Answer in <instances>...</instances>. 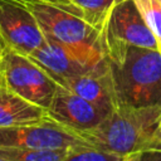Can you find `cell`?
Instances as JSON below:
<instances>
[{
    "label": "cell",
    "instance_id": "6da1fadb",
    "mask_svg": "<svg viewBox=\"0 0 161 161\" xmlns=\"http://www.w3.org/2000/svg\"><path fill=\"white\" fill-rule=\"evenodd\" d=\"M117 106L161 107V52L136 45L104 47Z\"/></svg>",
    "mask_w": 161,
    "mask_h": 161
},
{
    "label": "cell",
    "instance_id": "7a4b0ae2",
    "mask_svg": "<svg viewBox=\"0 0 161 161\" xmlns=\"http://www.w3.org/2000/svg\"><path fill=\"white\" fill-rule=\"evenodd\" d=\"M160 116V106H117L97 127L78 135L86 142L117 155L121 161H137L150 148Z\"/></svg>",
    "mask_w": 161,
    "mask_h": 161
},
{
    "label": "cell",
    "instance_id": "3957f363",
    "mask_svg": "<svg viewBox=\"0 0 161 161\" xmlns=\"http://www.w3.org/2000/svg\"><path fill=\"white\" fill-rule=\"evenodd\" d=\"M25 1L36 16L47 39L65 47L89 68L104 60L102 30L92 25L69 0Z\"/></svg>",
    "mask_w": 161,
    "mask_h": 161
},
{
    "label": "cell",
    "instance_id": "277c9868",
    "mask_svg": "<svg viewBox=\"0 0 161 161\" xmlns=\"http://www.w3.org/2000/svg\"><path fill=\"white\" fill-rule=\"evenodd\" d=\"M0 70L14 93L44 111L48 109L58 84L33 59L6 47L0 59Z\"/></svg>",
    "mask_w": 161,
    "mask_h": 161
},
{
    "label": "cell",
    "instance_id": "5b68a950",
    "mask_svg": "<svg viewBox=\"0 0 161 161\" xmlns=\"http://www.w3.org/2000/svg\"><path fill=\"white\" fill-rule=\"evenodd\" d=\"M84 142L72 130L45 117L38 123L0 127V146L25 150H67Z\"/></svg>",
    "mask_w": 161,
    "mask_h": 161
},
{
    "label": "cell",
    "instance_id": "8992f818",
    "mask_svg": "<svg viewBox=\"0 0 161 161\" xmlns=\"http://www.w3.org/2000/svg\"><path fill=\"white\" fill-rule=\"evenodd\" d=\"M102 43L160 49L157 40L133 0H118L109 10L102 29Z\"/></svg>",
    "mask_w": 161,
    "mask_h": 161
},
{
    "label": "cell",
    "instance_id": "52a82bcc",
    "mask_svg": "<svg viewBox=\"0 0 161 161\" xmlns=\"http://www.w3.org/2000/svg\"><path fill=\"white\" fill-rule=\"evenodd\" d=\"M0 34L8 48L25 55L45 42L40 24L25 0H0Z\"/></svg>",
    "mask_w": 161,
    "mask_h": 161
},
{
    "label": "cell",
    "instance_id": "ba28073f",
    "mask_svg": "<svg viewBox=\"0 0 161 161\" xmlns=\"http://www.w3.org/2000/svg\"><path fill=\"white\" fill-rule=\"evenodd\" d=\"M45 112L47 117L75 133L97 127L108 114L88 99L63 86H58Z\"/></svg>",
    "mask_w": 161,
    "mask_h": 161
},
{
    "label": "cell",
    "instance_id": "9c48e42d",
    "mask_svg": "<svg viewBox=\"0 0 161 161\" xmlns=\"http://www.w3.org/2000/svg\"><path fill=\"white\" fill-rule=\"evenodd\" d=\"M65 87L107 113L116 107L109 68L106 58L101 64L68 79Z\"/></svg>",
    "mask_w": 161,
    "mask_h": 161
},
{
    "label": "cell",
    "instance_id": "30bf717a",
    "mask_svg": "<svg viewBox=\"0 0 161 161\" xmlns=\"http://www.w3.org/2000/svg\"><path fill=\"white\" fill-rule=\"evenodd\" d=\"M28 57L40 65L58 86L63 87H65L68 79L91 69L78 60L65 47L47 38L44 44Z\"/></svg>",
    "mask_w": 161,
    "mask_h": 161
},
{
    "label": "cell",
    "instance_id": "8fae6325",
    "mask_svg": "<svg viewBox=\"0 0 161 161\" xmlns=\"http://www.w3.org/2000/svg\"><path fill=\"white\" fill-rule=\"evenodd\" d=\"M47 117V112L14 93L5 83L0 70V127L38 123Z\"/></svg>",
    "mask_w": 161,
    "mask_h": 161
},
{
    "label": "cell",
    "instance_id": "7c38bea8",
    "mask_svg": "<svg viewBox=\"0 0 161 161\" xmlns=\"http://www.w3.org/2000/svg\"><path fill=\"white\" fill-rule=\"evenodd\" d=\"M65 150H25L0 146V161H64Z\"/></svg>",
    "mask_w": 161,
    "mask_h": 161
},
{
    "label": "cell",
    "instance_id": "4fadbf2b",
    "mask_svg": "<svg viewBox=\"0 0 161 161\" xmlns=\"http://www.w3.org/2000/svg\"><path fill=\"white\" fill-rule=\"evenodd\" d=\"M83 16L96 28L103 29L104 20L111 8L118 0H69Z\"/></svg>",
    "mask_w": 161,
    "mask_h": 161
},
{
    "label": "cell",
    "instance_id": "5bb4252c",
    "mask_svg": "<svg viewBox=\"0 0 161 161\" xmlns=\"http://www.w3.org/2000/svg\"><path fill=\"white\" fill-rule=\"evenodd\" d=\"M121 161V158L111 153L106 150H102L97 146H93L88 142H80L75 143L65 150V157L64 161Z\"/></svg>",
    "mask_w": 161,
    "mask_h": 161
},
{
    "label": "cell",
    "instance_id": "9a60e30c",
    "mask_svg": "<svg viewBox=\"0 0 161 161\" xmlns=\"http://www.w3.org/2000/svg\"><path fill=\"white\" fill-rule=\"evenodd\" d=\"M143 20L155 35L161 52V0H133Z\"/></svg>",
    "mask_w": 161,
    "mask_h": 161
},
{
    "label": "cell",
    "instance_id": "2e32d148",
    "mask_svg": "<svg viewBox=\"0 0 161 161\" xmlns=\"http://www.w3.org/2000/svg\"><path fill=\"white\" fill-rule=\"evenodd\" d=\"M140 160H161V116L156 127L150 148L142 153Z\"/></svg>",
    "mask_w": 161,
    "mask_h": 161
},
{
    "label": "cell",
    "instance_id": "e0dca14e",
    "mask_svg": "<svg viewBox=\"0 0 161 161\" xmlns=\"http://www.w3.org/2000/svg\"><path fill=\"white\" fill-rule=\"evenodd\" d=\"M5 49H6V43H5V40L3 39V36L0 34V59L3 58V54H4Z\"/></svg>",
    "mask_w": 161,
    "mask_h": 161
}]
</instances>
